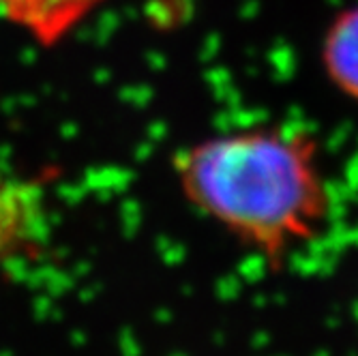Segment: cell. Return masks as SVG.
<instances>
[{
    "instance_id": "5b68a950",
    "label": "cell",
    "mask_w": 358,
    "mask_h": 356,
    "mask_svg": "<svg viewBox=\"0 0 358 356\" xmlns=\"http://www.w3.org/2000/svg\"><path fill=\"white\" fill-rule=\"evenodd\" d=\"M0 183H3V180H0Z\"/></svg>"
},
{
    "instance_id": "6da1fadb",
    "label": "cell",
    "mask_w": 358,
    "mask_h": 356,
    "mask_svg": "<svg viewBox=\"0 0 358 356\" xmlns=\"http://www.w3.org/2000/svg\"><path fill=\"white\" fill-rule=\"evenodd\" d=\"M185 198L271 266L327 228L331 193L305 134L243 131L176 159Z\"/></svg>"
},
{
    "instance_id": "3957f363",
    "label": "cell",
    "mask_w": 358,
    "mask_h": 356,
    "mask_svg": "<svg viewBox=\"0 0 358 356\" xmlns=\"http://www.w3.org/2000/svg\"><path fill=\"white\" fill-rule=\"evenodd\" d=\"M41 219L39 191L30 185H0V260L15 255L35 236Z\"/></svg>"
},
{
    "instance_id": "277c9868",
    "label": "cell",
    "mask_w": 358,
    "mask_h": 356,
    "mask_svg": "<svg viewBox=\"0 0 358 356\" xmlns=\"http://www.w3.org/2000/svg\"><path fill=\"white\" fill-rule=\"evenodd\" d=\"M324 69L339 90L358 99V7L343 11L327 32Z\"/></svg>"
},
{
    "instance_id": "7a4b0ae2",
    "label": "cell",
    "mask_w": 358,
    "mask_h": 356,
    "mask_svg": "<svg viewBox=\"0 0 358 356\" xmlns=\"http://www.w3.org/2000/svg\"><path fill=\"white\" fill-rule=\"evenodd\" d=\"M103 0H0L3 13L45 45L60 41Z\"/></svg>"
}]
</instances>
